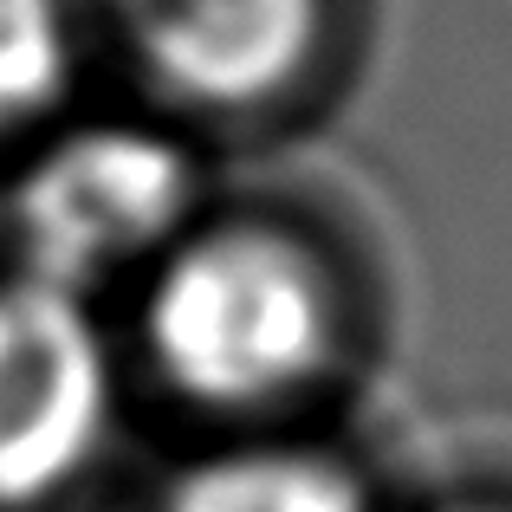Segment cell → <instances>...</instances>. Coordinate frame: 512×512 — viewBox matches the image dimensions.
<instances>
[{
    "label": "cell",
    "instance_id": "6da1fadb",
    "mask_svg": "<svg viewBox=\"0 0 512 512\" xmlns=\"http://www.w3.org/2000/svg\"><path fill=\"white\" fill-rule=\"evenodd\" d=\"M150 344L188 396L266 402L325 363V286L273 234H208L156 279Z\"/></svg>",
    "mask_w": 512,
    "mask_h": 512
},
{
    "label": "cell",
    "instance_id": "7a4b0ae2",
    "mask_svg": "<svg viewBox=\"0 0 512 512\" xmlns=\"http://www.w3.org/2000/svg\"><path fill=\"white\" fill-rule=\"evenodd\" d=\"M188 201L182 150L150 130H78L46 150L20 182V240L33 279L78 292L85 279L156 247Z\"/></svg>",
    "mask_w": 512,
    "mask_h": 512
},
{
    "label": "cell",
    "instance_id": "3957f363",
    "mask_svg": "<svg viewBox=\"0 0 512 512\" xmlns=\"http://www.w3.org/2000/svg\"><path fill=\"white\" fill-rule=\"evenodd\" d=\"M104 422L111 363L78 292L46 279L0 286V506L65 487L98 454Z\"/></svg>",
    "mask_w": 512,
    "mask_h": 512
},
{
    "label": "cell",
    "instance_id": "277c9868",
    "mask_svg": "<svg viewBox=\"0 0 512 512\" xmlns=\"http://www.w3.org/2000/svg\"><path fill=\"white\" fill-rule=\"evenodd\" d=\"M169 85L234 104L273 91L318 33V0H117Z\"/></svg>",
    "mask_w": 512,
    "mask_h": 512
},
{
    "label": "cell",
    "instance_id": "5b68a950",
    "mask_svg": "<svg viewBox=\"0 0 512 512\" xmlns=\"http://www.w3.org/2000/svg\"><path fill=\"white\" fill-rule=\"evenodd\" d=\"M163 512H363L357 487L312 454H221L169 493Z\"/></svg>",
    "mask_w": 512,
    "mask_h": 512
},
{
    "label": "cell",
    "instance_id": "8992f818",
    "mask_svg": "<svg viewBox=\"0 0 512 512\" xmlns=\"http://www.w3.org/2000/svg\"><path fill=\"white\" fill-rule=\"evenodd\" d=\"M72 26L65 0H0V130L39 117L65 85Z\"/></svg>",
    "mask_w": 512,
    "mask_h": 512
}]
</instances>
